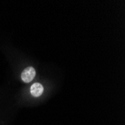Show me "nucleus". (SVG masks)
<instances>
[{
	"label": "nucleus",
	"mask_w": 125,
	"mask_h": 125,
	"mask_svg": "<svg viewBox=\"0 0 125 125\" xmlns=\"http://www.w3.org/2000/svg\"><path fill=\"white\" fill-rule=\"evenodd\" d=\"M36 75V71L35 68L32 67H28L22 71L21 73V79L22 80L26 83H29L33 80Z\"/></svg>",
	"instance_id": "obj_1"
},
{
	"label": "nucleus",
	"mask_w": 125,
	"mask_h": 125,
	"mask_svg": "<svg viewBox=\"0 0 125 125\" xmlns=\"http://www.w3.org/2000/svg\"><path fill=\"white\" fill-rule=\"evenodd\" d=\"M30 92L31 94L35 97H38L42 95L43 92V85L39 83H35L31 85V88H30Z\"/></svg>",
	"instance_id": "obj_2"
}]
</instances>
